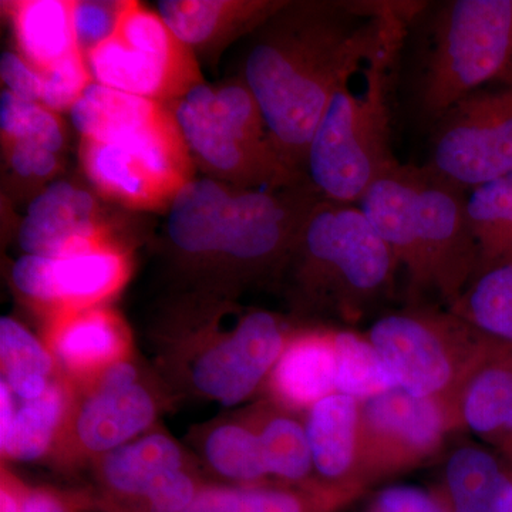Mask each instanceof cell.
<instances>
[{
    "label": "cell",
    "mask_w": 512,
    "mask_h": 512,
    "mask_svg": "<svg viewBox=\"0 0 512 512\" xmlns=\"http://www.w3.org/2000/svg\"><path fill=\"white\" fill-rule=\"evenodd\" d=\"M359 423L360 402L346 394H330L309 410L305 427L319 480L360 487L353 481Z\"/></svg>",
    "instance_id": "cell-21"
},
{
    "label": "cell",
    "mask_w": 512,
    "mask_h": 512,
    "mask_svg": "<svg viewBox=\"0 0 512 512\" xmlns=\"http://www.w3.org/2000/svg\"><path fill=\"white\" fill-rule=\"evenodd\" d=\"M284 5V2L165 0L158 3V15L185 46H200L222 30L261 26Z\"/></svg>",
    "instance_id": "cell-27"
},
{
    "label": "cell",
    "mask_w": 512,
    "mask_h": 512,
    "mask_svg": "<svg viewBox=\"0 0 512 512\" xmlns=\"http://www.w3.org/2000/svg\"><path fill=\"white\" fill-rule=\"evenodd\" d=\"M174 117L188 148L214 170L247 185H296L298 173L279 153L247 84H198L178 99Z\"/></svg>",
    "instance_id": "cell-6"
},
{
    "label": "cell",
    "mask_w": 512,
    "mask_h": 512,
    "mask_svg": "<svg viewBox=\"0 0 512 512\" xmlns=\"http://www.w3.org/2000/svg\"><path fill=\"white\" fill-rule=\"evenodd\" d=\"M23 512H92L96 511L93 490H62V488L25 484Z\"/></svg>",
    "instance_id": "cell-36"
},
{
    "label": "cell",
    "mask_w": 512,
    "mask_h": 512,
    "mask_svg": "<svg viewBox=\"0 0 512 512\" xmlns=\"http://www.w3.org/2000/svg\"><path fill=\"white\" fill-rule=\"evenodd\" d=\"M416 272L406 286L409 303L436 298L451 308L477 271L476 239L467 212L466 188L430 165H413Z\"/></svg>",
    "instance_id": "cell-8"
},
{
    "label": "cell",
    "mask_w": 512,
    "mask_h": 512,
    "mask_svg": "<svg viewBox=\"0 0 512 512\" xmlns=\"http://www.w3.org/2000/svg\"><path fill=\"white\" fill-rule=\"evenodd\" d=\"M131 264L113 242L67 256L23 255L12 268L16 289L47 318L94 308L109 301L126 284Z\"/></svg>",
    "instance_id": "cell-13"
},
{
    "label": "cell",
    "mask_w": 512,
    "mask_h": 512,
    "mask_svg": "<svg viewBox=\"0 0 512 512\" xmlns=\"http://www.w3.org/2000/svg\"><path fill=\"white\" fill-rule=\"evenodd\" d=\"M8 148L10 165L20 177L45 178L55 173L56 154L47 148L30 143L8 144Z\"/></svg>",
    "instance_id": "cell-39"
},
{
    "label": "cell",
    "mask_w": 512,
    "mask_h": 512,
    "mask_svg": "<svg viewBox=\"0 0 512 512\" xmlns=\"http://www.w3.org/2000/svg\"><path fill=\"white\" fill-rule=\"evenodd\" d=\"M0 366L2 382L19 400L42 396L59 375L45 342L12 318L0 319Z\"/></svg>",
    "instance_id": "cell-30"
},
{
    "label": "cell",
    "mask_w": 512,
    "mask_h": 512,
    "mask_svg": "<svg viewBox=\"0 0 512 512\" xmlns=\"http://www.w3.org/2000/svg\"><path fill=\"white\" fill-rule=\"evenodd\" d=\"M43 342L76 389L133 352L127 323L103 305L50 316Z\"/></svg>",
    "instance_id": "cell-15"
},
{
    "label": "cell",
    "mask_w": 512,
    "mask_h": 512,
    "mask_svg": "<svg viewBox=\"0 0 512 512\" xmlns=\"http://www.w3.org/2000/svg\"><path fill=\"white\" fill-rule=\"evenodd\" d=\"M97 512L137 500L161 477L192 467L184 448L161 430H148L94 461Z\"/></svg>",
    "instance_id": "cell-17"
},
{
    "label": "cell",
    "mask_w": 512,
    "mask_h": 512,
    "mask_svg": "<svg viewBox=\"0 0 512 512\" xmlns=\"http://www.w3.org/2000/svg\"><path fill=\"white\" fill-rule=\"evenodd\" d=\"M0 128L6 144H36L55 154L63 147V128L55 111L19 99L8 90L0 99Z\"/></svg>",
    "instance_id": "cell-33"
},
{
    "label": "cell",
    "mask_w": 512,
    "mask_h": 512,
    "mask_svg": "<svg viewBox=\"0 0 512 512\" xmlns=\"http://www.w3.org/2000/svg\"><path fill=\"white\" fill-rule=\"evenodd\" d=\"M476 239V275L512 262V173L474 188L467 198Z\"/></svg>",
    "instance_id": "cell-29"
},
{
    "label": "cell",
    "mask_w": 512,
    "mask_h": 512,
    "mask_svg": "<svg viewBox=\"0 0 512 512\" xmlns=\"http://www.w3.org/2000/svg\"><path fill=\"white\" fill-rule=\"evenodd\" d=\"M510 512H512V503H511V510H510Z\"/></svg>",
    "instance_id": "cell-43"
},
{
    "label": "cell",
    "mask_w": 512,
    "mask_h": 512,
    "mask_svg": "<svg viewBox=\"0 0 512 512\" xmlns=\"http://www.w3.org/2000/svg\"><path fill=\"white\" fill-rule=\"evenodd\" d=\"M23 488H25V483L8 468L2 466V476H0V512H23Z\"/></svg>",
    "instance_id": "cell-40"
},
{
    "label": "cell",
    "mask_w": 512,
    "mask_h": 512,
    "mask_svg": "<svg viewBox=\"0 0 512 512\" xmlns=\"http://www.w3.org/2000/svg\"><path fill=\"white\" fill-rule=\"evenodd\" d=\"M448 512H510L512 477L484 448L464 446L448 458Z\"/></svg>",
    "instance_id": "cell-25"
},
{
    "label": "cell",
    "mask_w": 512,
    "mask_h": 512,
    "mask_svg": "<svg viewBox=\"0 0 512 512\" xmlns=\"http://www.w3.org/2000/svg\"><path fill=\"white\" fill-rule=\"evenodd\" d=\"M16 400L18 399L10 392L6 383L0 382V446L8 440L15 423L16 410H18Z\"/></svg>",
    "instance_id": "cell-41"
},
{
    "label": "cell",
    "mask_w": 512,
    "mask_h": 512,
    "mask_svg": "<svg viewBox=\"0 0 512 512\" xmlns=\"http://www.w3.org/2000/svg\"><path fill=\"white\" fill-rule=\"evenodd\" d=\"M461 429L456 407L394 387L360 402L353 481L369 487L430 460L447 434Z\"/></svg>",
    "instance_id": "cell-10"
},
{
    "label": "cell",
    "mask_w": 512,
    "mask_h": 512,
    "mask_svg": "<svg viewBox=\"0 0 512 512\" xmlns=\"http://www.w3.org/2000/svg\"><path fill=\"white\" fill-rule=\"evenodd\" d=\"M336 329H303L289 335L265 386L269 402L291 413L309 412L336 393Z\"/></svg>",
    "instance_id": "cell-19"
},
{
    "label": "cell",
    "mask_w": 512,
    "mask_h": 512,
    "mask_svg": "<svg viewBox=\"0 0 512 512\" xmlns=\"http://www.w3.org/2000/svg\"><path fill=\"white\" fill-rule=\"evenodd\" d=\"M242 414L258 434L272 481L306 484L318 480L305 424L293 413L268 402Z\"/></svg>",
    "instance_id": "cell-24"
},
{
    "label": "cell",
    "mask_w": 512,
    "mask_h": 512,
    "mask_svg": "<svg viewBox=\"0 0 512 512\" xmlns=\"http://www.w3.org/2000/svg\"><path fill=\"white\" fill-rule=\"evenodd\" d=\"M423 8L394 16L382 39L330 97L309 147L312 187L326 200L359 204L380 175L399 164L392 150V94L407 25Z\"/></svg>",
    "instance_id": "cell-2"
},
{
    "label": "cell",
    "mask_w": 512,
    "mask_h": 512,
    "mask_svg": "<svg viewBox=\"0 0 512 512\" xmlns=\"http://www.w3.org/2000/svg\"><path fill=\"white\" fill-rule=\"evenodd\" d=\"M76 387L57 375L42 396L20 400L8 440L0 446L3 461L33 463L52 457L72 410Z\"/></svg>",
    "instance_id": "cell-22"
},
{
    "label": "cell",
    "mask_w": 512,
    "mask_h": 512,
    "mask_svg": "<svg viewBox=\"0 0 512 512\" xmlns=\"http://www.w3.org/2000/svg\"><path fill=\"white\" fill-rule=\"evenodd\" d=\"M0 76L13 96L32 103L42 101L43 74L26 62L25 57L5 52L0 59Z\"/></svg>",
    "instance_id": "cell-38"
},
{
    "label": "cell",
    "mask_w": 512,
    "mask_h": 512,
    "mask_svg": "<svg viewBox=\"0 0 512 512\" xmlns=\"http://www.w3.org/2000/svg\"><path fill=\"white\" fill-rule=\"evenodd\" d=\"M366 336L397 387L457 410L463 384L491 343L450 309L427 302L383 313Z\"/></svg>",
    "instance_id": "cell-5"
},
{
    "label": "cell",
    "mask_w": 512,
    "mask_h": 512,
    "mask_svg": "<svg viewBox=\"0 0 512 512\" xmlns=\"http://www.w3.org/2000/svg\"><path fill=\"white\" fill-rule=\"evenodd\" d=\"M82 160L100 191L134 208L173 201L191 181L188 146L177 121L111 141L83 140Z\"/></svg>",
    "instance_id": "cell-11"
},
{
    "label": "cell",
    "mask_w": 512,
    "mask_h": 512,
    "mask_svg": "<svg viewBox=\"0 0 512 512\" xmlns=\"http://www.w3.org/2000/svg\"><path fill=\"white\" fill-rule=\"evenodd\" d=\"M430 165L463 188L512 173V82L468 94L434 124Z\"/></svg>",
    "instance_id": "cell-12"
},
{
    "label": "cell",
    "mask_w": 512,
    "mask_h": 512,
    "mask_svg": "<svg viewBox=\"0 0 512 512\" xmlns=\"http://www.w3.org/2000/svg\"><path fill=\"white\" fill-rule=\"evenodd\" d=\"M461 427L512 451V346L491 342L458 397Z\"/></svg>",
    "instance_id": "cell-20"
},
{
    "label": "cell",
    "mask_w": 512,
    "mask_h": 512,
    "mask_svg": "<svg viewBox=\"0 0 512 512\" xmlns=\"http://www.w3.org/2000/svg\"><path fill=\"white\" fill-rule=\"evenodd\" d=\"M363 512H448V504L413 485H392L373 495Z\"/></svg>",
    "instance_id": "cell-37"
},
{
    "label": "cell",
    "mask_w": 512,
    "mask_h": 512,
    "mask_svg": "<svg viewBox=\"0 0 512 512\" xmlns=\"http://www.w3.org/2000/svg\"><path fill=\"white\" fill-rule=\"evenodd\" d=\"M232 192L214 180H191L171 201L168 235L191 255H220Z\"/></svg>",
    "instance_id": "cell-23"
},
{
    "label": "cell",
    "mask_w": 512,
    "mask_h": 512,
    "mask_svg": "<svg viewBox=\"0 0 512 512\" xmlns=\"http://www.w3.org/2000/svg\"><path fill=\"white\" fill-rule=\"evenodd\" d=\"M121 3L72 2V22L77 46L84 56L109 39L116 29Z\"/></svg>",
    "instance_id": "cell-35"
},
{
    "label": "cell",
    "mask_w": 512,
    "mask_h": 512,
    "mask_svg": "<svg viewBox=\"0 0 512 512\" xmlns=\"http://www.w3.org/2000/svg\"><path fill=\"white\" fill-rule=\"evenodd\" d=\"M447 309L485 339L512 346V262L474 276Z\"/></svg>",
    "instance_id": "cell-31"
},
{
    "label": "cell",
    "mask_w": 512,
    "mask_h": 512,
    "mask_svg": "<svg viewBox=\"0 0 512 512\" xmlns=\"http://www.w3.org/2000/svg\"><path fill=\"white\" fill-rule=\"evenodd\" d=\"M201 456L215 476L229 485L269 483L261 441L244 414L212 421L201 430Z\"/></svg>",
    "instance_id": "cell-28"
},
{
    "label": "cell",
    "mask_w": 512,
    "mask_h": 512,
    "mask_svg": "<svg viewBox=\"0 0 512 512\" xmlns=\"http://www.w3.org/2000/svg\"><path fill=\"white\" fill-rule=\"evenodd\" d=\"M9 9L20 52L39 72H49L80 52L74 37L72 2L25 0Z\"/></svg>",
    "instance_id": "cell-26"
},
{
    "label": "cell",
    "mask_w": 512,
    "mask_h": 512,
    "mask_svg": "<svg viewBox=\"0 0 512 512\" xmlns=\"http://www.w3.org/2000/svg\"><path fill=\"white\" fill-rule=\"evenodd\" d=\"M25 255L67 256L109 244L97 220L94 198L82 188L57 181L30 202L19 228Z\"/></svg>",
    "instance_id": "cell-16"
},
{
    "label": "cell",
    "mask_w": 512,
    "mask_h": 512,
    "mask_svg": "<svg viewBox=\"0 0 512 512\" xmlns=\"http://www.w3.org/2000/svg\"><path fill=\"white\" fill-rule=\"evenodd\" d=\"M508 456L512 457V451H510V453H508Z\"/></svg>",
    "instance_id": "cell-42"
},
{
    "label": "cell",
    "mask_w": 512,
    "mask_h": 512,
    "mask_svg": "<svg viewBox=\"0 0 512 512\" xmlns=\"http://www.w3.org/2000/svg\"><path fill=\"white\" fill-rule=\"evenodd\" d=\"M336 392L365 402L397 387L382 357L367 336L336 329Z\"/></svg>",
    "instance_id": "cell-32"
},
{
    "label": "cell",
    "mask_w": 512,
    "mask_h": 512,
    "mask_svg": "<svg viewBox=\"0 0 512 512\" xmlns=\"http://www.w3.org/2000/svg\"><path fill=\"white\" fill-rule=\"evenodd\" d=\"M289 335L279 318L255 309L227 329L201 330L175 343L171 356L192 393L237 406L268 382Z\"/></svg>",
    "instance_id": "cell-7"
},
{
    "label": "cell",
    "mask_w": 512,
    "mask_h": 512,
    "mask_svg": "<svg viewBox=\"0 0 512 512\" xmlns=\"http://www.w3.org/2000/svg\"><path fill=\"white\" fill-rule=\"evenodd\" d=\"M86 62L101 86L154 101L181 99L201 84L187 46L137 2H121L113 35L90 50Z\"/></svg>",
    "instance_id": "cell-9"
},
{
    "label": "cell",
    "mask_w": 512,
    "mask_h": 512,
    "mask_svg": "<svg viewBox=\"0 0 512 512\" xmlns=\"http://www.w3.org/2000/svg\"><path fill=\"white\" fill-rule=\"evenodd\" d=\"M43 74V94L40 104L52 111L72 109L84 90L92 84V73L82 52L74 53L64 62Z\"/></svg>",
    "instance_id": "cell-34"
},
{
    "label": "cell",
    "mask_w": 512,
    "mask_h": 512,
    "mask_svg": "<svg viewBox=\"0 0 512 512\" xmlns=\"http://www.w3.org/2000/svg\"><path fill=\"white\" fill-rule=\"evenodd\" d=\"M366 490L313 480L306 484H210L184 512H342Z\"/></svg>",
    "instance_id": "cell-18"
},
{
    "label": "cell",
    "mask_w": 512,
    "mask_h": 512,
    "mask_svg": "<svg viewBox=\"0 0 512 512\" xmlns=\"http://www.w3.org/2000/svg\"><path fill=\"white\" fill-rule=\"evenodd\" d=\"M433 18L417 107L434 126L468 94L512 82V0H453Z\"/></svg>",
    "instance_id": "cell-4"
},
{
    "label": "cell",
    "mask_w": 512,
    "mask_h": 512,
    "mask_svg": "<svg viewBox=\"0 0 512 512\" xmlns=\"http://www.w3.org/2000/svg\"><path fill=\"white\" fill-rule=\"evenodd\" d=\"M160 407L157 394L143 380L114 389H76L52 457L70 468L96 461L151 430Z\"/></svg>",
    "instance_id": "cell-14"
},
{
    "label": "cell",
    "mask_w": 512,
    "mask_h": 512,
    "mask_svg": "<svg viewBox=\"0 0 512 512\" xmlns=\"http://www.w3.org/2000/svg\"><path fill=\"white\" fill-rule=\"evenodd\" d=\"M409 2L285 3L264 22L245 62L251 90L279 153L296 173L330 97Z\"/></svg>",
    "instance_id": "cell-1"
},
{
    "label": "cell",
    "mask_w": 512,
    "mask_h": 512,
    "mask_svg": "<svg viewBox=\"0 0 512 512\" xmlns=\"http://www.w3.org/2000/svg\"><path fill=\"white\" fill-rule=\"evenodd\" d=\"M303 303L359 322L394 291L399 264L357 204L320 198L291 254Z\"/></svg>",
    "instance_id": "cell-3"
}]
</instances>
